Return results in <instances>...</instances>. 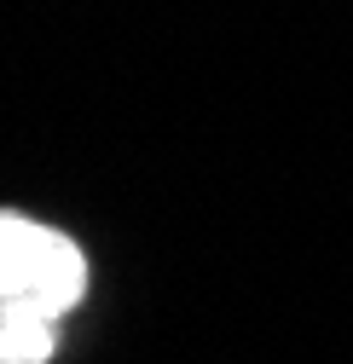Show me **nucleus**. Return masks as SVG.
Returning <instances> with one entry per match:
<instances>
[{"mask_svg":"<svg viewBox=\"0 0 353 364\" xmlns=\"http://www.w3.org/2000/svg\"><path fill=\"white\" fill-rule=\"evenodd\" d=\"M81 289H87L81 249L53 225L0 208V306H29L58 318L81 301Z\"/></svg>","mask_w":353,"mask_h":364,"instance_id":"nucleus-1","label":"nucleus"},{"mask_svg":"<svg viewBox=\"0 0 353 364\" xmlns=\"http://www.w3.org/2000/svg\"><path fill=\"white\" fill-rule=\"evenodd\" d=\"M58 347V330L47 312L0 306V364H47Z\"/></svg>","mask_w":353,"mask_h":364,"instance_id":"nucleus-2","label":"nucleus"}]
</instances>
